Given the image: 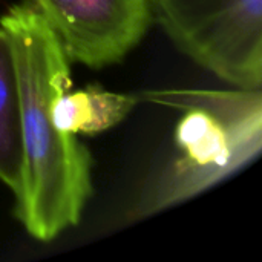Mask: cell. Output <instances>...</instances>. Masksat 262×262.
<instances>
[{"label":"cell","mask_w":262,"mask_h":262,"mask_svg":"<svg viewBox=\"0 0 262 262\" xmlns=\"http://www.w3.org/2000/svg\"><path fill=\"white\" fill-rule=\"evenodd\" d=\"M17 64L23 177L15 195V216L43 243L78 224L92 192L91 155L54 120V101L71 88L69 57L32 3L14 5L0 18Z\"/></svg>","instance_id":"6da1fadb"},{"label":"cell","mask_w":262,"mask_h":262,"mask_svg":"<svg viewBox=\"0 0 262 262\" xmlns=\"http://www.w3.org/2000/svg\"><path fill=\"white\" fill-rule=\"evenodd\" d=\"M144 100L183 111L175 143L180 157L146 190L137 216L187 201L253 161L262 149L259 89L155 91Z\"/></svg>","instance_id":"7a4b0ae2"},{"label":"cell","mask_w":262,"mask_h":262,"mask_svg":"<svg viewBox=\"0 0 262 262\" xmlns=\"http://www.w3.org/2000/svg\"><path fill=\"white\" fill-rule=\"evenodd\" d=\"M170 40L195 63L243 89L262 84V0H150Z\"/></svg>","instance_id":"3957f363"},{"label":"cell","mask_w":262,"mask_h":262,"mask_svg":"<svg viewBox=\"0 0 262 262\" xmlns=\"http://www.w3.org/2000/svg\"><path fill=\"white\" fill-rule=\"evenodd\" d=\"M69 60L100 69L121 61L154 21L150 0H31Z\"/></svg>","instance_id":"277c9868"},{"label":"cell","mask_w":262,"mask_h":262,"mask_svg":"<svg viewBox=\"0 0 262 262\" xmlns=\"http://www.w3.org/2000/svg\"><path fill=\"white\" fill-rule=\"evenodd\" d=\"M25 164L21 100L14 48L0 26V181L14 196L21 187Z\"/></svg>","instance_id":"5b68a950"},{"label":"cell","mask_w":262,"mask_h":262,"mask_svg":"<svg viewBox=\"0 0 262 262\" xmlns=\"http://www.w3.org/2000/svg\"><path fill=\"white\" fill-rule=\"evenodd\" d=\"M140 97L109 92L100 88H86L63 92L54 101L57 127L69 135H94L123 121L137 106Z\"/></svg>","instance_id":"8992f818"}]
</instances>
